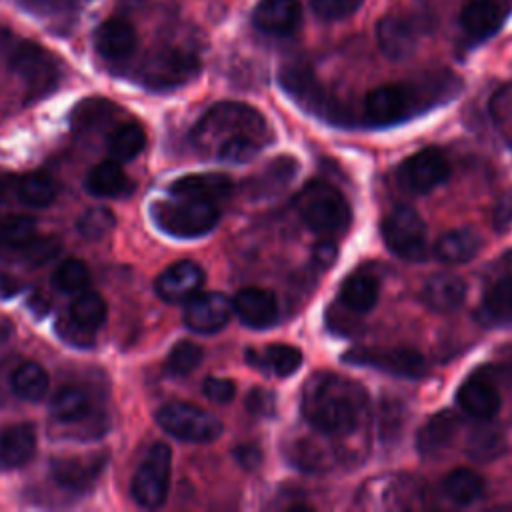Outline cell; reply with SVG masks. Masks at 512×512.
Segmentation results:
<instances>
[{"label":"cell","instance_id":"cell-15","mask_svg":"<svg viewBox=\"0 0 512 512\" xmlns=\"http://www.w3.org/2000/svg\"><path fill=\"white\" fill-rule=\"evenodd\" d=\"M206 280L204 270L192 260H178L170 264L154 282L156 294L168 304L188 302L194 294L200 292Z\"/></svg>","mask_w":512,"mask_h":512},{"label":"cell","instance_id":"cell-54","mask_svg":"<svg viewBox=\"0 0 512 512\" xmlns=\"http://www.w3.org/2000/svg\"><path fill=\"white\" fill-rule=\"evenodd\" d=\"M234 458H236V462H238L242 468H246V470L258 468L260 462H262L260 450H258L256 446H252V444H242V446H238V448L234 450Z\"/></svg>","mask_w":512,"mask_h":512},{"label":"cell","instance_id":"cell-19","mask_svg":"<svg viewBox=\"0 0 512 512\" xmlns=\"http://www.w3.org/2000/svg\"><path fill=\"white\" fill-rule=\"evenodd\" d=\"M138 36L134 26L124 18H108L94 30V46L106 60H124L136 48Z\"/></svg>","mask_w":512,"mask_h":512},{"label":"cell","instance_id":"cell-33","mask_svg":"<svg viewBox=\"0 0 512 512\" xmlns=\"http://www.w3.org/2000/svg\"><path fill=\"white\" fill-rule=\"evenodd\" d=\"M10 384L18 398L36 402L46 394L50 380L46 370L38 362H24L12 372Z\"/></svg>","mask_w":512,"mask_h":512},{"label":"cell","instance_id":"cell-51","mask_svg":"<svg viewBox=\"0 0 512 512\" xmlns=\"http://www.w3.org/2000/svg\"><path fill=\"white\" fill-rule=\"evenodd\" d=\"M24 8L36 12V14H54L58 10H70L76 8L82 0H20Z\"/></svg>","mask_w":512,"mask_h":512},{"label":"cell","instance_id":"cell-55","mask_svg":"<svg viewBox=\"0 0 512 512\" xmlns=\"http://www.w3.org/2000/svg\"><path fill=\"white\" fill-rule=\"evenodd\" d=\"M512 218V198H508V204H504V202H500V206L496 208V222L498 224H504L506 220H510Z\"/></svg>","mask_w":512,"mask_h":512},{"label":"cell","instance_id":"cell-7","mask_svg":"<svg viewBox=\"0 0 512 512\" xmlns=\"http://www.w3.org/2000/svg\"><path fill=\"white\" fill-rule=\"evenodd\" d=\"M156 422L170 436L194 444L212 442L222 434V422L214 414L186 402L164 404L156 412Z\"/></svg>","mask_w":512,"mask_h":512},{"label":"cell","instance_id":"cell-22","mask_svg":"<svg viewBox=\"0 0 512 512\" xmlns=\"http://www.w3.org/2000/svg\"><path fill=\"white\" fill-rule=\"evenodd\" d=\"M458 430H460V418L454 412H450V410L436 412L420 428L418 438H416V448L422 456L434 458V456L442 454L444 450H448V446L454 442Z\"/></svg>","mask_w":512,"mask_h":512},{"label":"cell","instance_id":"cell-35","mask_svg":"<svg viewBox=\"0 0 512 512\" xmlns=\"http://www.w3.org/2000/svg\"><path fill=\"white\" fill-rule=\"evenodd\" d=\"M36 236V220L30 216L0 218V256L16 254Z\"/></svg>","mask_w":512,"mask_h":512},{"label":"cell","instance_id":"cell-48","mask_svg":"<svg viewBox=\"0 0 512 512\" xmlns=\"http://www.w3.org/2000/svg\"><path fill=\"white\" fill-rule=\"evenodd\" d=\"M204 396L210 398L212 402L226 404L234 398L236 394V384L230 378H218V376H208L202 384Z\"/></svg>","mask_w":512,"mask_h":512},{"label":"cell","instance_id":"cell-29","mask_svg":"<svg viewBox=\"0 0 512 512\" xmlns=\"http://www.w3.org/2000/svg\"><path fill=\"white\" fill-rule=\"evenodd\" d=\"M480 250V236L472 228H456L442 234L434 244V254L444 264H464Z\"/></svg>","mask_w":512,"mask_h":512},{"label":"cell","instance_id":"cell-6","mask_svg":"<svg viewBox=\"0 0 512 512\" xmlns=\"http://www.w3.org/2000/svg\"><path fill=\"white\" fill-rule=\"evenodd\" d=\"M8 64L12 72L18 74L26 84L30 98H42L58 86V80H60L58 60L44 46L32 40L18 42L10 50Z\"/></svg>","mask_w":512,"mask_h":512},{"label":"cell","instance_id":"cell-37","mask_svg":"<svg viewBox=\"0 0 512 512\" xmlns=\"http://www.w3.org/2000/svg\"><path fill=\"white\" fill-rule=\"evenodd\" d=\"M90 396L80 388H62L50 402L52 418L72 424L90 414Z\"/></svg>","mask_w":512,"mask_h":512},{"label":"cell","instance_id":"cell-8","mask_svg":"<svg viewBox=\"0 0 512 512\" xmlns=\"http://www.w3.org/2000/svg\"><path fill=\"white\" fill-rule=\"evenodd\" d=\"M172 452L168 444L156 442L146 452L140 468L132 478V498L142 508H158L164 504L170 488Z\"/></svg>","mask_w":512,"mask_h":512},{"label":"cell","instance_id":"cell-39","mask_svg":"<svg viewBox=\"0 0 512 512\" xmlns=\"http://www.w3.org/2000/svg\"><path fill=\"white\" fill-rule=\"evenodd\" d=\"M298 164L294 162V158H274L256 178L254 184L250 188V192L254 196H266V194H274V190H282L294 176Z\"/></svg>","mask_w":512,"mask_h":512},{"label":"cell","instance_id":"cell-27","mask_svg":"<svg viewBox=\"0 0 512 512\" xmlns=\"http://www.w3.org/2000/svg\"><path fill=\"white\" fill-rule=\"evenodd\" d=\"M246 362H250L254 368L286 378L300 368L302 352L290 344H270L262 352H256L252 348L246 350Z\"/></svg>","mask_w":512,"mask_h":512},{"label":"cell","instance_id":"cell-20","mask_svg":"<svg viewBox=\"0 0 512 512\" xmlns=\"http://www.w3.org/2000/svg\"><path fill=\"white\" fill-rule=\"evenodd\" d=\"M302 20L298 0H260L252 12V22L266 34H290Z\"/></svg>","mask_w":512,"mask_h":512},{"label":"cell","instance_id":"cell-11","mask_svg":"<svg viewBox=\"0 0 512 512\" xmlns=\"http://www.w3.org/2000/svg\"><path fill=\"white\" fill-rule=\"evenodd\" d=\"M342 360L402 378H420L426 372L424 356L406 346H360L348 350Z\"/></svg>","mask_w":512,"mask_h":512},{"label":"cell","instance_id":"cell-23","mask_svg":"<svg viewBox=\"0 0 512 512\" xmlns=\"http://www.w3.org/2000/svg\"><path fill=\"white\" fill-rule=\"evenodd\" d=\"M502 22L504 14L496 0H470L460 14L462 30L472 42H484L500 30Z\"/></svg>","mask_w":512,"mask_h":512},{"label":"cell","instance_id":"cell-18","mask_svg":"<svg viewBox=\"0 0 512 512\" xmlns=\"http://www.w3.org/2000/svg\"><path fill=\"white\" fill-rule=\"evenodd\" d=\"M104 466L106 464L102 456H82V458L74 456V458L52 460L50 472L58 486L72 492H84L96 482Z\"/></svg>","mask_w":512,"mask_h":512},{"label":"cell","instance_id":"cell-26","mask_svg":"<svg viewBox=\"0 0 512 512\" xmlns=\"http://www.w3.org/2000/svg\"><path fill=\"white\" fill-rule=\"evenodd\" d=\"M36 452V428L30 422H18L0 432V466L20 468Z\"/></svg>","mask_w":512,"mask_h":512},{"label":"cell","instance_id":"cell-47","mask_svg":"<svg viewBox=\"0 0 512 512\" xmlns=\"http://www.w3.org/2000/svg\"><path fill=\"white\" fill-rule=\"evenodd\" d=\"M364 0H312L310 8L320 20H342L352 16Z\"/></svg>","mask_w":512,"mask_h":512},{"label":"cell","instance_id":"cell-4","mask_svg":"<svg viewBox=\"0 0 512 512\" xmlns=\"http://www.w3.org/2000/svg\"><path fill=\"white\" fill-rule=\"evenodd\" d=\"M150 218L164 234L190 240L212 232L220 220V210L214 202L174 196L150 204Z\"/></svg>","mask_w":512,"mask_h":512},{"label":"cell","instance_id":"cell-42","mask_svg":"<svg viewBox=\"0 0 512 512\" xmlns=\"http://www.w3.org/2000/svg\"><path fill=\"white\" fill-rule=\"evenodd\" d=\"M202 356L204 352L198 344L190 340H182L172 346L166 360V372L170 376H186L202 362Z\"/></svg>","mask_w":512,"mask_h":512},{"label":"cell","instance_id":"cell-56","mask_svg":"<svg viewBox=\"0 0 512 512\" xmlns=\"http://www.w3.org/2000/svg\"><path fill=\"white\" fill-rule=\"evenodd\" d=\"M8 44H10V30L0 24V52L6 50Z\"/></svg>","mask_w":512,"mask_h":512},{"label":"cell","instance_id":"cell-5","mask_svg":"<svg viewBox=\"0 0 512 512\" xmlns=\"http://www.w3.org/2000/svg\"><path fill=\"white\" fill-rule=\"evenodd\" d=\"M294 204L304 224L324 238H334L350 226L352 212L346 198L326 182L306 184Z\"/></svg>","mask_w":512,"mask_h":512},{"label":"cell","instance_id":"cell-46","mask_svg":"<svg viewBox=\"0 0 512 512\" xmlns=\"http://www.w3.org/2000/svg\"><path fill=\"white\" fill-rule=\"evenodd\" d=\"M502 448H504V438L494 428L474 430L468 442V454L474 460H492L502 452Z\"/></svg>","mask_w":512,"mask_h":512},{"label":"cell","instance_id":"cell-44","mask_svg":"<svg viewBox=\"0 0 512 512\" xmlns=\"http://www.w3.org/2000/svg\"><path fill=\"white\" fill-rule=\"evenodd\" d=\"M266 146V140L254 136H238L222 144L216 152V158L230 164H242L258 156V152Z\"/></svg>","mask_w":512,"mask_h":512},{"label":"cell","instance_id":"cell-43","mask_svg":"<svg viewBox=\"0 0 512 512\" xmlns=\"http://www.w3.org/2000/svg\"><path fill=\"white\" fill-rule=\"evenodd\" d=\"M114 106L102 98L82 100L72 112V124L78 130H94L98 122H106L112 116Z\"/></svg>","mask_w":512,"mask_h":512},{"label":"cell","instance_id":"cell-49","mask_svg":"<svg viewBox=\"0 0 512 512\" xmlns=\"http://www.w3.org/2000/svg\"><path fill=\"white\" fill-rule=\"evenodd\" d=\"M246 410L254 416H272L276 412V396L266 388H252L246 396Z\"/></svg>","mask_w":512,"mask_h":512},{"label":"cell","instance_id":"cell-32","mask_svg":"<svg viewBox=\"0 0 512 512\" xmlns=\"http://www.w3.org/2000/svg\"><path fill=\"white\" fill-rule=\"evenodd\" d=\"M146 146V132L136 122L118 126L108 138V154L116 162H128L136 158Z\"/></svg>","mask_w":512,"mask_h":512},{"label":"cell","instance_id":"cell-30","mask_svg":"<svg viewBox=\"0 0 512 512\" xmlns=\"http://www.w3.org/2000/svg\"><path fill=\"white\" fill-rule=\"evenodd\" d=\"M378 292H380L378 280L372 274H366V272L350 274L340 286V302L350 312L364 314L374 308L378 300Z\"/></svg>","mask_w":512,"mask_h":512},{"label":"cell","instance_id":"cell-52","mask_svg":"<svg viewBox=\"0 0 512 512\" xmlns=\"http://www.w3.org/2000/svg\"><path fill=\"white\" fill-rule=\"evenodd\" d=\"M336 254H338V248H336V242L332 238H324L320 240L314 250H312V260L316 266L320 268H328L334 260H336Z\"/></svg>","mask_w":512,"mask_h":512},{"label":"cell","instance_id":"cell-17","mask_svg":"<svg viewBox=\"0 0 512 512\" xmlns=\"http://www.w3.org/2000/svg\"><path fill=\"white\" fill-rule=\"evenodd\" d=\"M234 312L242 324L250 328H268L278 320V302L270 290L242 288L232 300Z\"/></svg>","mask_w":512,"mask_h":512},{"label":"cell","instance_id":"cell-45","mask_svg":"<svg viewBox=\"0 0 512 512\" xmlns=\"http://www.w3.org/2000/svg\"><path fill=\"white\" fill-rule=\"evenodd\" d=\"M58 250H60L58 238H52V236H40L38 238V236H34L14 256H16V260H20L28 266H40V264L48 262L50 258H54Z\"/></svg>","mask_w":512,"mask_h":512},{"label":"cell","instance_id":"cell-40","mask_svg":"<svg viewBox=\"0 0 512 512\" xmlns=\"http://www.w3.org/2000/svg\"><path fill=\"white\" fill-rule=\"evenodd\" d=\"M116 226V218L112 214L110 208L104 206H94L88 208L76 222L78 232L86 238V240H100L104 236H108L112 232V228Z\"/></svg>","mask_w":512,"mask_h":512},{"label":"cell","instance_id":"cell-38","mask_svg":"<svg viewBox=\"0 0 512 512\" xmlns=\"http://www.w3.org/2000/svg\"><path fill=\"white\" fill-rule=\"evenodd\" d=\"M106 316L108 306L96 292H80L70 306V318L90 332H96L106 322Z\"/></svg>","mask_w":512,"mask_h":512},{"label":"cell","instance_id":"cell-16","mask_svg":"<svg viewBox=\"0 0 512 512\" xmlns=\"http://www.w3.org/2000/svg\"><path fill=\"white\" fill-rule=\"evenodd\" d=\"M456 402L468 416L490 420L500 410V392L486 370H476L460 384Z\"/></svg>","mask_w":512,"mask_h":512},{"label":"cell","instance_id":"cell-36","mask_svg":"<svg viewBox=\"0 0 512 512\" xmlns=\"http://www.w3.org/2000/svg\"><path fill=\"white\" fill-rule=\"evenodd\" d=\"M482 314L496 324H512V276L496 280L486 290Z\"/></svg>","mask_w":512,"mask_h":512},{"label":"cell","instance_id":"cell-34","mask_svg":"<svg viewBox=\"0 0 512 512\" xmlns=\"http://www.w3.org/2000/svg\"><path fill=\"white\" fill-rule=\"evenodd\" d=\"M14 194L26 206H48L56 198L54 182L40 172H30L14 180Z\"/></svg>","mask_w":512,"mask_h":512},{"label":"cell","instance_id":"cell-41","mask_svg":"<svg viewBox=\"0 0 512 512\" xmlns=\"http://www.w3.org/2000/svg\"><path fill=\"white\" fill-rule=\"evenodd\" d=\"M90 280V272H88V266L80 260H66L62 262L56 272L52 274V284L54 288H58L60 292H66V294H76V292H82L86 288Z\"/></svg>","mask_w":512,"mask_h":512},{"label":"cell","instance_id":"cell-14","mask_svg":"<svg viewBox=\"0 0 512 512\" xmlns=\"http://www.w3.org/2000/svg\"><path fill=\"white\" fill-rule=\"evenodd\" d=\"M234 312L232 300L222 292H198L184 306V324L198 334L222 330Z\"/></svg>","mask_w":512,"mask_h":512},{"label":"cell","instance_id":"cell-28","mask_svg":"<svg viewBox=\"0 0 512 512\" xmlns=\"http://www.w3.org/2000/svg\"><path fill=\"white\" fill-rule=\"evenodd\" d=\"M86 190L92 196L120 198L130 194L132 182L116 160H104L96 164L86 176Z\"/></svg>","mask_w":512,"mask_h":512},{"label":"cell","instance_id":"cell-50","mask_svg":"<svg viewBox=\"0 0 512 512\" xmlns=\"http://www.w3.org/2000/svg\"><path fill=\"white\" fill-rule=\"evenodd\" d=\"M58 332L64 340H68L70 344L74 346H80V348H86V346H92L94 344V332L78 326L70 316L68 318H62V322H58Z\"/></svg>","mask_w":512,"mask_h":512},{"label":"cell","instance_id":"cell-13","mask_svg":"<svg viewBox=\"0 0 512 512\" xmlns=\"http://www.w3.org/2000/svg\"><path fill=\"white\" fill-rule=\"evenodd\" d=\"M278 80L282 88L306 110L326 116L336 122V110L326 98L322 86L318 84L314 72L306 64H288L280 70Z\"/></svg>","mask_w":512,"mask_h":512},{"label":"cell","instance_id":"cell-10","mask_svg":"<svg viewBox=\"0 0 512 512\" xmlns=\"http://www.w3.org/2000/svg\"><path fill=\"white\" fill-rule=\"evenodd\" d=\"M198 74L200 60L194 54L178 48H166L144 62L140 82L150 90H172L192 82Z\"/></svg>","mask_w":512,"mask_h":512},{"label":"cell","instance_id":"cell-53","mask_svg":"<svg viewBox=\"0 0 512 512\" xmlns=\"http://www.w3.org/2000/svg\"><path fill=\"white\" fill-rule=\"evenodd\" d=\"M402 426V412H400V406L398 404H382V436H388V434H396L398 428Z\"/></svg>","mask_w":512,"mask_h":512},{"label":"cell","instance_id":"cell-24","mask_svg":"<svg viewBox=\"0 0 512 512\" xmlns=\"http://www.w3.org/2000/svg\"><path fill=\"white\" fill-rule=\"evenodd\" d=\"M466 292V282L460 276L440 272L424 282L420 300L434 312H452L462 306Z\"/></svg>","mask_w":512,"mask_h":512},{"label":"cell","instance_id":"cell-31","mask_svg":"<svg viewBox=\"0 0 512 512\" xmlns=\"http://www.w3.org/2000/svg\"><path fill=\"white\" fill-rule=\"evenodd\" d=\"M442 490L454 504L468 506L484 496V480L474 470L456 468L444 476Z\"/></svg>","mask_w":512,"mask_h":512},{"label":"cell","instance_id":"cell-9","mask_svg":"<svg viewBox=\"0 0 512 512\" xmlns=\"http://www.w3.org/2000/svg\"><path fill=\"white\" fill-rule=\"evenodd\" d=\"M386 248L402 260H422L426 256V226L410 206L392 208L382 222Z\"/></svg>","mask_w":512,"mask_h":512},{"label":"cell","instance_id":"cell-3","mask_svg":"<svg viewBox=\"0 0 512 512\" xmlns=\"http://www.w3.org/2000/svg\"><path fill=\"white\" fill-rule=\"evenodd\" d=\"M238 136H254L260 140L268 138V126L264 116L240 102L214 104L194 126L192 142L204 154H214L222 144Z\"/></svg>","mask_w":512,"mask_h":512},{"label":"cell","instance_id":"cell-2","mask_svg":"<svg viewBox=\"0 0 512 512\" xmlns=\"http://www.w3.org/2000/svg\"><path fill=\"white\" fill-rule=\"evenodd\" d=\"M458 90V80L450 74L428 82L384 84L366 94L364 110L372 126L400 124L448 98Z\"/></svg>","mask_w":512,"mask_h":512},{"label":"cell","instance_id":"cell-25","mask_svg":"<svg viewBox=\"0 0 512 512\" xmlns=\"http://www.w3.org/2000/svg\"><path fill=\"white\" fill-rule=\"evenodd\" d=\"M376 40L384 56L390 60H404L416 48V32L412 24L400 16H384L376 26Z\"/></svg>","mask_w":512,"mask_h":512},{"label":"cell","instance_id":"cell-12","mask_svg":"<svg viewBox=\"0 0 512 512\" xmlns=\"http://www.w3.org/2000/svg\"><path fill=\"white\" fill-rule=\"evenodd\" d=\"M450 176V162L440 148H424L408 156L400 170L398 182L416 194H426Z\"/></svg>","mask_w":512,"mask_h":512},{"label":"cell","instance_id":"cell-21","mask_svg":"<svg viewBox=\"0 0 512 512\" xmlns=\"http://www.w3.org/2000/svg\"><path fill=\"white\" fill-rule=\"evenodd\" d=\"M172 196L178 198H194L206 202H218L230 196L232 180L226 174L218 172H204V174H188L174 180L168 188Z\"/></svg>","mask_w":512,"mask_h":512},{"label":"cell","instance_id":"cell-1","mask_svg":"<svg viewBox=\"0 0 512 512\" xmlns=\"http://www.w3.org/2000/svg\"><path fill=\"white\" fill-rule=\"evenodd\" d=\"M368 408L366 390L344 376L316 372L302 390V414L308 424L324 434L354 432Z\"/></svg>","mask_w":512,"mask_h":512}]
</instances>
